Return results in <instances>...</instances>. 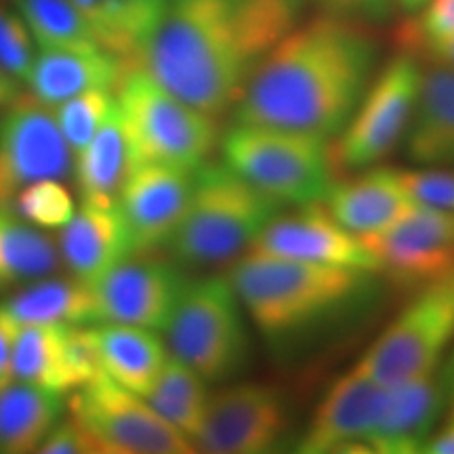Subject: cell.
Returning a JSON list of instances; mask_svg holds the SVG:
<instances>
[{
	"label": "cell",
	"instance_id": "obj_24",
	"mask_svg": "<svg viewBox=\"0 0 454 454\" xmlns=\"http://www.w3.org/2000/svg\"><path fill=\"white\" fill-rule=\"evenodd\" d=\"M101 372L141 397L150 394L167 364L168 351L156 331L118 322L89 325Z\"/></svg>",
	"mask_w": 454,
	"mask_h": 454
},
{
	"label": "cell",
	"instance_id": "obj_33",
	"mask_svg": "<svg viewBox=\"0 0 454 454\" xmlns=\"http://www.w3.org/2000/svg\"><path fill=\"white\" fill-rule=\"evenodd\" d=\"M38 230H61L70 223L76 204L61 179H43L24 187L11 202Z\"/></svg>",
	"mask_w": 454,
	"mask_h": 454
},
{
	"label": "cell",
	"instance_id": "obj_32",
	"mask_svg": "<svg viewBox=\"0 0 454 454\" xmlns=\"http://www.w3.org/2000/svg\"><path fill=\"white\" fill-rule=\"evenodd\" d=\"M114 107H116V98L112 95V90L106 89L84 90V93L74 95L64 104L53 107L55 121L59 124L61 135L70 145L74 158L89 145V141L95 137V133L107 121Z\"/></svg>",
	"mask_w": 454,
	"mask_h": 454
},
{
	"label": "cell",
	"instance_id": "obj_34",
	"mask_svg": "<svg viewBox=\"0 0 454 454\" xmlns=\"http://www.w3.org/2000/svg\"><path fill=\"white\" fill-rule=\"evenodd\" d=\"M36 59V41L13 4L0 0V66L20 84L30 78Z\"/></svg>",
	"mask_w": 454,
	"mask_h": 454
},
{
	"label": "cell",
	"instance_id": "obj_39",
	"mask_svg": "<svg viewBox=\"0 0 454 454\" xmlns=\"http://www.w3.org/2000/svg\"><path fill=\"white\" fill-rule=\"evenodd\" d=\"M13 334L15 326L0 316V387L13 381Z\"/></svg>",
	"mask_w": 454,
	"mask_h": 454
},
{
	"label": "cell",
	"instance_id": "obj_4",
	"mask_svg": "<svg viewBox=\"0 0 454 454\" xmlns=\"http://www.w3.org/2000/svg\"><path fill=\"white\" fill-rule=\"evenodd\" d=\"M282 208L225 164L204 162L196 168L190 204L167 248L187 268L227 263L251 251Z\"/></svg>",
	"mask_w": 454,
	"mask_h": 454
},
{
	"label": "cell",
	"instance_id": "obj_30",
	"mask_svg": "<svg viewBox=\"0 0 454 454\" xmlns=\"http://www.w3.org/2000/svg\"><path fill=\"white\" fill-rule=\"evenodd\" d=\"M204 383L207 381L196 371H192L177 357L168 356L145 400L164 421L194 442L202 429L208 397H211Z\"/></svg>",
	"mask_w": 454,
	"mask_h": 454
},
{
	"label": "cell",
	"instance_id": "obj_38",
	"mask_svg": "<svg viewBox=\"0 0 454 454\" xmlns=\"http://www.w3.org/2000/svg\"><path fill=\"white\" fill-rule=\"evenodd\" d=\"M328 15L354 21H379L389 17L395 0H309Z\"/></svg>",
	"mask_w": 454,
	"mask_h": 454
},
{
	"label": "cell",
	"instance_id": "obj_5",
	"mask_svg": "<svg viewBox=\"0 0 454 454\" xmlns=\"http://www.w3.org/2000/svg\"><path fill=\"white\" fill-rule=\"evenodd\" d=\"M118 114L133 164H168L196 170L217 144V121L185 104L133 66L118 84Z\"/></svg>",
	"mask_w": 454,
	"mask_h": 454
},
{
	"label": "cell",
	"instance_id": "obj_25",
	"mask_svg": "<svg viewBox=\"0 0 454 454\" xmlns=\"http://www.w3.org/2000/svg\"><path fill=\"white\" fill-rule=\"evenodd\" d=\"M0 316L15 328L24 325H95L90 284L78 278H51L32 282L30 286L0 303Z\"/></svg>",
	"mask_w": 454,
	"mask_h": 454
},
{
	"label": "cell",
	"instance_id": "obj_29",
	"mask_svg": "<svg viewBox=\"0 0 454 454\" xmlns=\"http://www.w3.org/2000/svg\"><path fill=\"white\" fill-rule=\"evenodd\" d=\"M129 170V147L118 104L89 145L74 158L78 190L90 200H114Z\"/></svg>",
	"mask_w": 454,
	"mask_h": 454
},
{
	"label": "cell",
	"instance_id": "obj_28",
	"mask_svg": "<svg viewBox=\"0 0 454 454\" xmlns=\"http://www.w3.org/2000/svg\"><path fill=\"white\" fill-rule=\"evenodd\" d=\"M59 265V248L38 227L0 204V288L49 276Z\"/></svg>",
	"mask_w": 454,
	"mask_h": 454
},
{
	"label": "cell",
	"instance_id": "obj_18",
	"mask_svg": "<svg viewBox=\"0 0 454 454\" xmlns=\"http://www.w3.org/2000/svg\"><path fill=\"white\" fill-rule=\"evenodd\" d=\"M385 385L354 366L317 404L297 450L308 454L366 452L364 438L383 404Z\"/></svg>",
	"mask_w": 454,
	"mask_h": 454
},
{
	"label": "cell",
	"instance_id": "obj_37",
	"mask_svg": "<svg viewBox=\"0 0 454 454\" xmlns=\"http://www.w3.org/2000/svg\"><path fill=\"white\" fill-rule=\"evenodd\" d=\"M36 452L43 454H99L95 440L76 419L57 421Z\"/></svg>",
	"mask_w": 454,
	"mask_h": 454
},
{
	"label": "cell",
	"instance_id": "obj_15",
	"mask_svg": "<svg viewBox=\"0 0 454 454\" xmlns=\"http://www.w3.org/2000/svg\"><path fill=\"white\" fill-rule=\"evenodd\" d=\"M185 284L175 265L127 257L90 284L98 322L164 331Z\"/></svg>",
	"mask_w": 454,
	"mask_h": 454
},
{
	"label": "cell",
	"instance_id": "obj_17",
	"mask_svg": "<svg viewBox=\"0 0 454 454\" xmlns=\"http://www.w3.org/2000/svg\"><path fill=\"white\" fill-rule=\"evenodd\" d=\"M194 179L196 170L168 164L129 167L116 200L127 223L133 254L167 247L190 204Z\"/></svg>",
	"mask_w": 454,
	"mask_h": 454
},
{
	"label": "cell",
	"instance_id": "obj_27",
	"mask_svg": "<svg viewBox=\"0 0 454 454\" xmlns=\"http://www.w3.org/2000/svg\"><path fill=\"white\" fill-rule=\"evenodd\" d=\"M61 394L36 385L11 381L0 387V452H36L59 421Z\"/></svg>",
	"mask_w": 454,
	"mask_h": 454
},
{
	"label": "cell",
	"instance_id": "obj_41",
	"mask_svg": "<svg viewBox=\"0 0 454 454\" xmlns=\"http://www.w3.org/2000/svg\"><path fill=\"white\" fill-rule=\"evenodd\" d=\"M20 93H21L20 82H17L9 72L0 66V114L13 104Z\"/></svg>",
	"mask_w": 454,
	"mask_h": 454
},
{
	"label": "cell",
	"instance_id": "obj_6",
	"mask_svg": "<svg viewBox=\"0 0 454 454\" xmlns=\"http://www.w3.org/2000/svg\"><path fill=\"white\" fill-rule=\"evenodd\" d=\"M221 154L225 167L282 207L322 202L334 184L331 145L314 135L234 122Z\"/></svg>",
	"mask_w": 454,
	"mask_h": 454
},
{
	"label": "cell",
	"instance_id": "obj_22",
	"mask_svg": "<svg viewBox=\"0 0 454 454\" xmlns=\"http://www.w3.org/2000/svg\"><path fill=\"white\" fill-rule=\"evenodd\" d=\"M133 66L106 49H41L26 84L41 104L55 107L90 89L116 90Z\"/></svg>",
	"mask_w": 454,
	"mask_h": 454
},
{
	"label": "cell",
	"instance_id": "obj_26",
	"mask_svg": "<svg viewBox=\"0 0 454 454\" xmlns=\"http://www.w3.org/2000/svg\"><path fill=\"white\" fill-rule=\"evenodd\" d=\"M168 0H72L107 53L139 66L141 49Z\"/></svg>",
	"mask_w": 454,
	"mask_h": 454
},
{
	"label": "cell",
	"instance_id": "obj_16",
	"mask_svg": "<svg viewBox=\"0 0 454 454\" xmlns=\"http://www.w3.org/2000/svg\"><path fill=\"white\" fill-rule=\"evenodd\" d=\"M101 374L89 325H24L13 334V379L72 394Z\"/></svg>",
	"mask_w": 454,
	"mask_h": 454
},
{
	"label": "cell",
	"instance_id": "obj_1",
	"mask_svg": "<svg viewBox=\"0 0 454 454\" xmlns=\"http://www.w3.org/2000/svg\"><path fill=\"white\" fill-rule=\"evenodd\" d=\"M308 0H168L139 55L158 84L217 118L234 107Z\"/></svg>",
	"mask_w": 454,
	"mask_h": 454
},
{
	"label": "cell",
	"instance_id": "obj_20",
	"mask_svg": "<svg viewBox=\"0 0 454 454\" xmlns=\"http://www.w3.org/2000/svg\"><path fill=\"white\" fill-rule=\"evenodd\" d=\"M59 257L78 280L93 284L127 257L133 244L118 200L82 198L70 223L61 227Z\"/></svg>",
	"mask_w": 454,
	"mask_h": 454
},
{
	"label": "cell",
	"instance_id": "obj_36",
	"mask_svg": "<svg viewBox=\"0 0 454 454\" xmlns=\"http://www.w3.org/2000/svg\"><path fill=\"white\" fill-rule=\"evenodd\" d=\"M412 200L454 213V167H423L402 170Z\"/></svg>",
	"mask_w": 454,
	"mask_h": 454
},
{
	"label": "cell",
	"instance_id": "obj_13",
	"mask_svg": "<svg viewBox=\"0 0 454 454\" xmlns=\"http://www.w3.org/2000/svg\"><path fill=\"white\" fill-rule=\"evenodd\" d=\"M362 242L381 271L406 288H421L454 271V213L414 202L411 211Z\"/></svg>",
	"mask_w": 454,
	"mask_h": 454
},
{
	"label": "cell",
	"instance_id": "obj_9",
	"mask_svg": "<svg viewBox=\"0 0 454 454\" xmlns=\"http://www.w3.org/2000/svg\"><path fill=\"white\" fill-rule=\"evenodd\" d=\"M423 67L411 51L387 61L331 145L334 170H364L381 162L404 139Z\"/></svg>",
	"mask_w": 454,
	"mask_h": 454
},
{
	"label": "cell",
	"instance_id": "obj_11",
	"mask_svg": "<svg viewBox=\"0 0 454 454\" xmlns=\"http://www.w3.org/2000/svg\"><path fill=\"white\" fill-rule=\"evenodd\" d=\"M291 431L284 391L265 383H236L208 397L196 450L211 454H265L278 450Z\"/></svg>",
	"mask_w": 454,
	"mask_h": 454
},
{
	"label": "cell",
	"instance_id": "obj_2",
	"mask_svg": "<svg viewBox=\"0 0 454 454\" xmlns=\"http://www.w3.org/2000/svg\"><path fill=\"white\" fill-rule=\"evenodd\" d=\"M379 44L354 20L320 15L293 27L244 84L234 122L337 137L374 78Z\"/></svg>",
	"mask_w": 454,
	"mask_h": 454
},
{
	"label": "cell",
	"instance_id": "obj_10",
	"mask_svg": "<svg viewBox=\"0 0 454 454\" xmlns=\"http://www.w3.org/2000/svg\"><path fill=\"white\" fill-rule=\"evenodd\" d=\"M72 417L106 454H190L194 442L164 421L145 397L124 389L106 372L72 391Z\"/></svg>",
	"mask_w": 454,
	"mask_h": 454
},
{
	"label": "cell",
	"instance_id": "obj_14",
	"mask_svg": "<svg viewBox=\"0 0 454 454\" xmlns=\"http://www.w3.org/2000/svg\"><path fill=\"white\" fill-rule=\"evenodd\" d=\"M248 253L274 254L368 274L381 271L379 259L362 242V238L337 223L322 202L297 207V211L291 215L278 213L257 236Z\"/></svg>",
	"mask_w": 454,
	"mask_h": 454
},
{
	"label": "cell",
	"instance_id": "obj_35",
	"mask_svg": "<svg viewBox=\"0 0 454 454\" xmlns=\"http://www.w3.org/2000/svg\"><path fill=\"white\" fill-rule=\"evenodd\" d=\"M417 21L402 30L406 51H429L454 36V0H429Z\"/></svg>",
	"mask_w": 454,
	"mask_h": 454
},
{
	"label": "cell",
	"instance_id": "obj_44",
	"mask_svg": "<svg viewBox=\"0 0 454 454\" xmlns=\"http://www.w3.org/2000/svg\"><path fill=\"white\" fill-rule=\"evenodd\" d=\"M395 3L400 4L406 13H417V11H421L425 4L429 3V0H395Z\"/></svg>",
	"mask_w": 454,
	"mask_h": 454
},
{
	"label": "cell",
	"instance_id": "obj_12",
	"mask_svg": "<svg viewBox=\"0 0 454 454\" xmlns=\"http://www.w3.org/2000/svg\"><path fill=\"white\" fill-rule=\"evenodd\" d=\"M74 154L55 121L53 107L20 93L0 114V204H11L27 185L66 179Z\"/></svg>",
	"mask_w": 454,
	"mask_h": 454
},
{
	"label": "cell",
	"instance_id": "obj_31",
	"mask_svg": "<svg viewBox=\"0 0 454 454\" xmlns=\"http://www.w3.org/2000/svg\"><path fill=\"white\" fill-rule=\"evenodd\" d=\"M38 49H101L72 0H13Z\"/></svg>",
	"mask_w": 454,
	"mask_h": 454
},
{
	"label": "cell",
	"instance_id": "obj_7",
	"mask_svg": "<svg viewBox=\"0 0 454 454\" xmlns=\"http://www.w3.org/2000/svg\"><path fill=\"white\" fill-rule=\"evenodd\" d=\"M164 333L170 356L204 381H230L251 357L242 303L227 276L187 280Z\"/></svg>",
	"mask_w": 454,
	"mask_h": 454
},
{
	"label": "cell",
	"instance_id": "obj_3",
	"mask_svg": "<svg viewBox=\"0 0 454 454\" xmlns=\"http://www.w3.org/2000/svg\"><path fill=\"white\" fill-rule=\"evenodd\" d=\"M368 278V271L261 253H247L227 274L242 309L270 339L325 322L364 291Z\"/></svg>",
	"mask_w": 454,
	"mask_h": 454
},
{
	"label": "cell",
	"instance_id": "obj_19",
	"mask_svg": "<svg viewBox=\"0 0 454 454\" xmlns=\"http://www.w3.org/2000/svg\"><path fill=\"white\" fill-rule=\"evenodd\" d=\"M446 400V387L435 372L391 385L385 389L383 404L364 438L366 452H423L434 435Z\"/></svg>",
	"mask_w": 454,
	"mask_h": 454
},
{
	"label": "cell",
	"instance_id": "obj_21",
	"mask_svg": "<svg viewBox=\"0 0 454 454\" xmlns=\"http://www.w3.org/2000/svg\"><path fill=\"white\" fill-rule=\"evenodd\" d=\"M322 204L337 223L364 238L395 223L411 211L414 200L402 170L371 167L364 168L360 177L333 184Z\"/></svg>",
	"mask_w": 454,
	"mask_h": 454
},
{
	"label": "cell",
	"instance_id": "obj_40",
	"mask_svg": "<svg viewBox=\"0 0 454 454\" xmlns=\"http://www.w3.org/2000/svg\"><path fill=\"white\" fill-rule=\"evenodd\" d=\"M423 452L429 454H454V408L450 412V419L444 425V429L438 431L429 438L427 444H425Z\"/></svg>",
	"mask_w": 454,
	"mask_h": 454
},
{
	"label": "cell",
	"instance_id": "obj_43",
	"mask_svg": "<svg viewBox=\"0 0 454 454\" xmlns=\"http://www.w3.org/2000/svg\"><path fill=\"white\" fill-rule=\"evenodd\" d=\"M442 383L446 387V395L452 400V408H454V356L448 362V366L444 368V374H442Z\"/></svg>",
	"mask_w": 454,
	"mask_h": 454
},
{
	"label": "cell",
	"instance_id": "obj_42",
	"mask_svg": "<svg viewBox=\"0 0 454 454\" xmlns=\"http://www.w3.org/2000/svg\"><path fill=\"white\" fill-rule=\"evenodd\" d=\"M427 53L434 57V59L444 61V64L454 66V36L448 38V41L435 44L434 49H429Z\"/></svg>",
	"mask_w": 454,
	"mask_h": 454
},
{
	"label": "cell",
	"instance_id": "obj_23",
	"mask_svg": "<svg viewBox=\"0 0 454 454\" xmlns=\"http://www.w3.org/2000/svg\"><path fill=\"white\" fill-rule=\"evenodd\" d=\"M404 145L419 167H454V66L434 59L423 67Z\"/></svg>",
	"mask_w": 454,
	"mask_h": 454
},
{
	"label": "cell",
	"instance_id": "obj_8",
	"mask_svg": "<svg viewBox=\"0 0 454 454\" xmlns=\"http://www.w3.org/2000/svg\"><path fill=\"white\" fill-rule=\"evenodd\" d=\"M454 339V271L421 286L411 303L379 334L357 371L385 387L435 372Z\"/></svg>",
	"mask_w": 454,
	"mask_h": 454
}]
</instances>
